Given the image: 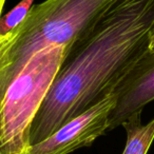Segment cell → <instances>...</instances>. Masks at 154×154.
I'll list each match as a JSON object with an SVG mask.
<instances>
[{
    "label": "cell",
    "mask_w": 154,
    "mask_h": 154,
    "mask_svg": "<svg viewBox=\"0 0 154 154\" xmlns=\"http://www.w3.org/2000/svg\"><path fill=\"white\" fill-rule=\"evenodd\" d=\"M116 103L117 94L110 93L45 140L30 146L24 154H70L80 148L89 147L108 132L110 115Z\"/></svg>",
    "instance_id": "cell-4"
},
{
    "label": "cell",
    "mask_w": 154,
    "mask_h": 154,
    "mask_svg": "<svg viewBox=\"0 0 154 154\" xmlns=\"http://www.w3.org/2000/svg\"><path fill=\"white\" fill-rule=\"evenodd\" d=\"M114 92L117 94V103L110 115L108 131L122 126L130 116L141 112L147 103L154 100V54L147 52Z\"/></svg>",
    "instance_id": "cell-5"
},
{
    "label": "cell",
    "mask_w": 154,
    "mask_h": 154,
    "mask_svg": "<svg viewBox=\"0 0 154 154\" xmlns=\"http://www.w3.org/2000/svg\"><path fill=\"white\" fill-rule=\"evenodd\" d=\"M141 112L133 114L122 126L127 133L126 147L122 154H147L154 140V118L141 124Z\"/></svg>",
    "instance_id": "cell-6"
},
{
    "label": "cell",
    "mask_w": 154,
    "mask_h": 154,
    "mask_svg": "<svg viewBox=\"0 0 154 154\" xmlns=\"http://www.w3.org/2000/svg\"><path fill=\"white\" fill-rule=\"evenodd\" d=\"M117 1L45 0L33 5L16 26L17 38L0 76V96L33 54L48 47H63L66 57Z\"/></svg>",
    "instance_id": "cell-2"
},
{
    "label": "cell",
    "mask_w": 154,
    "mask_h": 154,
    "mask_svg": "<svg viewBox=\"0 0 154 154\" xmlns=\"http://www.w3.org/2000/svg\"><path fill=\"white\" fill-rule=\"evenodd\" d=\"M154 0H118L66 55L30 131L38 143L114 92L148 52Z\"/></svg>",
    "instance_id": "cell-1"
},
{
    "label": "cell",
    "mask_w": 154,
    "mask_h": 154,
    "mask_svg": "<svg viewBox=\"0 0 154 154\" xmlns=\"http://www.w3.org/2000/svg\"><path fill=\"white\" fill-rule=\"evenodd\" d=\"M63 47L34 53L0 96V154H24L33 120L64 59Z\"/></svg>",
    "instance_id": "cell-3"
},
{
    "label": "cell",
    "mask_w": 154,
    "mask_h": 154,
    "mask_svg": "<svg viewBox=\"0 0 154 154\" xmlns=\"http://www.w3.org/2000/svg\"><path fill=\"white\" fill-rule=\"evenodd\" d=\"M5 3H7V0H0V19L3 15L2 13ZM16 38H17V29L16 28L5 34H1L0 32V76L2 75L3 71L7 66L10 51L13 48Z\"/></svg>",
    "instance_id": "cell-8"
},
{
    "label": "cell",
    "mask_w": 154,
    "mask_h": 154,
    "mask_svg": "<svg viewBox=\"0 0 154 154\" xmlns=\"http://www.w3.org/2000/svg\"><path fill=\"white\" fill-rule=\"evenodd\" d=\"M148 52L150 54H154V26L150 32L149 42H148Z\"/></svg>",
    "instance_id": "cell-9"
},
{
    "label": "cell",
    "mask_w": 154,
    "mask_h": 154,
    "mask_svg": "<svg viewBox=\"0 0 154 154\" xmlns=\"http://www.w3.org/2000/svg\"><path fill=\"white\" fill-rule=\"evenodd\" d=\"M33 2H34V0H21L9 13L2 15L0 19L1 34H5V33L14 30L28 15V13L33 7Z\"/></svg>",
    "instance_id": "cell-7"
}]
</instances>
